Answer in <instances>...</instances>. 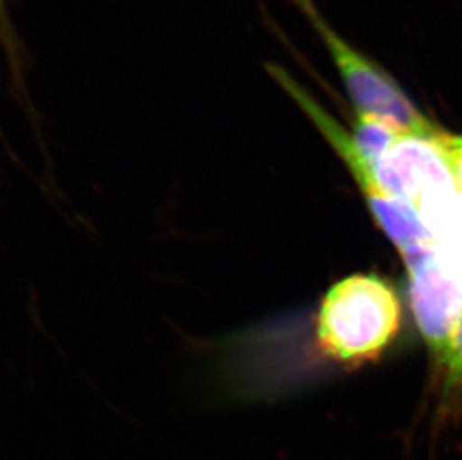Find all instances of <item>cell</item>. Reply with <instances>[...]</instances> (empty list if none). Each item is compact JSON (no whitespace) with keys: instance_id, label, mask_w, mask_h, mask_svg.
<instances>
[{"instance_id":"cell-1","label":"cell","mask_w":462,"mask_h":460,"mask_svg":"<svg viewBox=\"0 0 462 460\" xmlns=\"http://www.w3.org/2000/svg\"><path fill=\"white\" fill-rule=\"evenodd\" d=\"M446 136L448 132L436 123L402 131L371 166L380 190L407 205L440 247L450 239L459 202Z\"/></svg>"},{"instance_id":"cell-2","label":"cell","mask_w":462,"mask_h":460,"mask_svg":"<svg viewBox=\"0 0 462 460\" xmlns=\"http://www.w3.org/2000/svg\"><path fill=\"white\" fill-rule=\"evenodd\" d=\"M402 326V305L393 286L373 274L345 278L323 298L316 322L319 350L341 365L374 362Z\"/></svg>"},{"instance_id":"cell-3","label":"cell","mask_w":462,"mask_h":460,"mask_svg":"<svg viewBox=\"0 0 462 460\" xmlns=\"http://www.w3.org/2000/svg\"><path fill=\"white\" fill-rule=\"evenodd\" d=\"M270 72L280 86L291 95L295 102L301 106L302 111L309 115L310 120L318 127L319 132L325 136L334 152L345 161L350 174L354 175L359 189L366 198L371 213L380 229L388 235V238L395 244L402 256H407L419 248L427 247L436 243L431 234L423 227L422 223L414 216L407 205L384 195L375 184L373 170L368 163L359 156L355 147L352 133L346 131L327 109L316 102L313 96L307 93L306 88L300 86L295 79L280 69L279 66H271Z\"/></svg>"},{"instance_id":"cell-4","label":"cell","mask_w":462,"mask_h":460,"mask_svg":"<svg viewBox=\"0 0 462 460\" xmlns=\"http://www.w3.org/2000/svg\"><path fill=\"white\" fill-rule=\"evenodd\" d=\"M295 4L306 14L314 31L322 38L356 113L373 114L404 131H418L431 126V120L414 106L397 81L383 68L337 35L336 31H332L320 17L311 0H295Z\"/></svg>"},{"instance_id":"cell-5","label":"cell","mask_w":462,"mask_h":460,"mask_svg":"<svg viewBox=\"0 0 462 460\" xmlns=\"http://www.w3.org/2000/svg\"><path fill=\"white\" fill-rule=\"evenodd\" d=\"M419 332L441 361L462 311V263L437 244L402 257Z\"/></svg>"},{"instance_id":"cell-6","label":"cell","mask_w":462,"mask_h":460,"mask_svg":"<svg viewBox=\"0 0 462 460\" xmlns=\"http://www.w3.org/2000/svg\"><path fill=\"white\" fill-rule=\"evenodd\" d=\"M446 143H448L450 159H452V163H454L455 174H457V179H458L459 202L454 232L450 235L449 243L446 244V247L441 248V250H445L448 254L455 257L457 261L462 262V136L452 135V133L448 132Z\"/></svg>"},{"instance_id":"cell-7","label":"cell","mask_w":462,"mask_h":460,"mask_svg":"<svg viewBox=\"0 0 462 460\" xmlns=\"http://www.w3.org/2000/svg\"><path fill=\"white\" fill-rule=\"evenodd\" d=\"M440 363L445 373L446 391L462 393V311Z\"/></svg>"},{"instance_id":"cell-8","label":"cell","mask_w":462,"mask_h":460,"mask_svg":"<svg viewBox=\"0 0 462 460\" xmlns=\"http://www.w3.org/2000/svg\"><path fill=\"white\" fill-rule=\"evenodd\" d=\"M0 35L4 38L5 42L13 50V40H11V29H9L8 17L5 11V2L0 0Z\"/></svg>"}]
</instances>
